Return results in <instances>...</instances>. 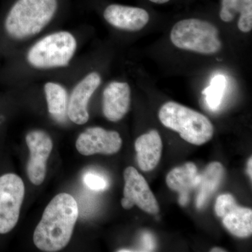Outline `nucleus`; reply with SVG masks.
Returning a JSON list of instances; mask_svg holds the SVG:
<instances>
[{"mask_svg":"<svg viewBox=\"0 0 252 252\" xmlns=\"http://www.w3.org/2000/svg\"><path fill=\"white\" fill-rule=\"evenodd\" d=\"M78 216L79 208L72 195L66 193L56 195L34 230L33 241L36 248L46 252L65 248L72 238Z\"/></svg>","mask_w":252,"mask_h":252,"instance_id":"obj_1","label":"nucleus"},{"mask_svg":"<svg viewBox=\"0 0 252 252\" xmlns=\"http://www.w3.org/2000/svg\"><path fill=\"white\" fill-rule=\"evenodd\" d=\"M63 0H14L4 20L6 34L26 40L39 34L59 14Z\"/></svg>","mask_w":252,"mask_h":252,"instance_id":"obj_2","label":"nucleus"},{"mask_svg":"<svg viewBox=\"0 0 252 252\" xmlns=\"http://www.w3.org/2000/svg\"><path fill=\"white\" fill-rule=\"evenodd\" d=\"M77 49L75 36L67 31H59L43 36L31 46L26 54L32 67L49 70L67 67Z\"/></svg>","mask_w":252,"mask_h":252,"instance_id":"obj_3","label":"nucleus"},{"mask_svg":"<svg viewBox=\"0 0 252 252\" xmlns=\"http://www.w3.org/2000/svg\"><path fill=\"white\" fill-rule=\"evenodd\" d=\"M158 117L162 125L178 132L189 143L202 145L213 136V125L208 118L177 102L164 104L159 110Z\"/></svg>","mask_w":252,"mask_h":252,"instance_id":"obj_4","label":"nucleus"},{"mask_svg":"<svg viewBox=\"0 0 252 252\" xmlns=\"http://www.w3.org/2000/svg\"><path fill=\"white\" fill-rule=\"evenodd\" d=\"M170 40L178 49L203 55L217 54L222 47L218 28L212 23L197 18L176 23L170 32Z\"/></svg>","mask_w":252,"mask_h":252,"instance_id":"obj_5","label":"nucleus"},{"mask_svg":"<svg viewBox=\"0 0 252 252\" xmlns=\"http://www.w3.org/2000/svg\"><path fill=\"white\" fill-rule=\"evenodd\" d=\"M24 196L21 177L12 173L0 177V234L9 233L17 224Z\"/></svg>","mask_w":252,"mask_h":252,"instance_id":"obj_6","label":"nucleus"},{"mask_svg":"<svg viewBox=\"0 0 252 252\" xmlns=\"http://www.w3.org/2000/svg\"><path fill=\"white\" fill-rule=\"evenodd\" d=\"M124 198L122 205L126 210H130L137 205L141 210L156 215L159 212L158 203L148 183L143 176L133 167H127L124 171Z\"/></svg>","mask_w":252,"mask_h":252,"instance_id":"obj_7","label":"nucleus"},{"mask_svg":"<svg viewBox=\"0 0 252 252\" xmlns=\"http://www.w3.org/2000/svg\"><path fill=\"white\" fill-rule=\"evenodd\" d=\"M215 212L222 218L225 228L238 238H248L252 234L251 209L238 206L230 194H223L217 199Z\"/></svg>","mask_w":252,"mask_h":252,"instance_id":"obj_8","label":"nucleus"},{"mask_svg":"<svg viewBox=\"0 0 252 252\" xmlns=\"http://www.w3.org/2000/svg\"><path fill=\"white\" fill-rule=\"evenodd\" d=\"M26 143L30 151L27 165L28 178L33 185H41L45 180L46 162L52 152L53 141L44 131H31L26 135Z\"/></svg>","mask_w":252,"mask_h":252,"instance_id":"obj_9","label":"nucleus"},{"mask_svg":"<svg viewBox=\"0 0 252 252\" xmlns=\"http://www.w3.org/2000/svg\"><path fill=\"white\" fill-rule=\"evenodd\" d=\"M98 72H92L84 76L72 89L68 99L67 114L71 122L84 125L89 119V100L101 84Z\"/></svg>","mask_w":252,"mask_h":252,"instance_id":"obj_10","label":"nucleus"},{"mask_svg":"<svg viewBox=\"0 0 252 252\" xmlns=\"http://www.w3.org/2000/svg\"><path fill=\"white\" fill-rule=\"evenodd\" d=\"M122 146V137L117 131L107 130L100 127H89L76 142V148L84 156L112 155L117 153Z\"/></svg>","mask_w":252,"mask_h":252,"instance_id":"obj_11","label":"nucleus"},{"mask_svg":"<svg viewBox=\"0 0 252 252\" xmlns=\"http://www.w3.org/2000/svg\"><path fill=\"white\" fill-rule=\"evenodd\" d=\"M103 17L113 27L128 32L140 31L149 21V14L145 9L118 4L107 5Z\"/></svg>","mask_w":252,"mask_h":252,"instance_id":"obj_12","label":"nucleus"},{"mask_svg":"<svg viewBox=\"0 0 252 252\" xmlns=\"http://www.w3.org/2000/svg\"><path fill=\"white\" fill-rule=\"evenodd\" d=\"M130 102L131 90L127 83H109L102 94V112L104 117L112 122L122 120L130 109Z\"/></svg>","mask_w":252,"mask_h":252,"instance_id":"obj_13","label":"nucleus"},{"mask_svg":"<svg viewBox=\"0 0 252 252\" xmlns=\"http://www.w3.org/2000/svg\"><path fill=\"white\" fill-rule=\"evenodd\" d=\"M200 182V174L193 162H187L182 166L175 167L166 177L167 187L180 193L179 203L182 206H186L189 203V193L198 188Z\"/></svg>","mask_w":252,"mask_h":252,"instance_id":"obj_14","label":"nucleus"},{"mask_svg":"<svg viewBox=\"0 0 252 252\" xmlns=\"http://www.w3.org/2000/svg\"><path fill=\"white\" fill-rule=\"evenodd\" d=\"M135 150L139 167L144 172L151 171L157 166L161 157V138L157 130L141 135L136 140Z\"/></svg>","mask_w":252,"mask_h":252,"instance_id":"obj_15","label":"nucleus"},{"mask_svg":"<svg viewBox=\"0 0 252 252\" xmlns=\"http://www.w3.org/2000/svg\"><path fill=\"white\" fill-rule=\"evenodd\" d=\"M224 170L219 162H211L200 175V182L196 199L198 209L203 208L212 194L216 191L223 178Z\"/></svg>","mask_w":252,"mask_h":252,"instance_id":"obj_16","label":"nucleus"},{"mask_svg":"<svg viewBox=\"0 0 252 252\" xmlns=\"http://www.w3.org/2000/svg\"><path fill=\"white\" fill-rule=\"evenodd\" d=\"M48 111L57 122H63L67 112L68 97L65 88L55 81H48L44 86Z\"/></svg>","mask_w":252,"mask_h":252,"instance_id":"obj_17","label":"nucleus"},{"mask_svg":"<svg viewBox=\"0 0 252 252\" xmlns=\"http://www.w3.org/2000/svg\"><path fill=\"white\" fill-rule=\"evenodd\" d=\"M226 84L224 76L218 74L212 79L210 86L203 91L207 105L212 110H216L221 103Z\"/></svg>","mask_w":252,"mask_h":252,"instance_id":"obj_18","label":"nucleus"},{"mask_svg":"<svg viewBox=\"0 0 252 252\" xmlns=\"http://www.w3.org/2000/svg\"><path fill=\"white\" fill-rule=\"evenodd\" d=\"M238 27L243 32H250L252 29V0H242Z\"/></svg>","mask_w":252,"mask_h":252,"instance_id":"obj_19","label":"nucleus"},{"mask_svg":"<svg viewBox=\"0 0 252 252\" xmlns=\"http://www.w3.org/2000/svg\"><path fill=\"white\" fill-rule=\"evenodd\" d=\"M242 0H222L220 18L223 22H231L239 12Z\"/></svg>","mask_w":252,"mask_h":252,"instance_id":"obj_20","label":"nucleus"},{"mask_svg":"<svg viewBox=\"0 0 252 252\" xmlns=\"http://www.w3.org/2000/svg\"><path fill=\"white\" fill-rule=\"evenodd\" d=\"M84 183L89 189L94 190H102L108 187L109 184L102 176L94 173H88L84 176Z\"/></svg>","mask_w":252,"mask_h":252,"instance_id":"obj_21","label":"nucleus"},{"mask_svg":"<svg viewBox=\"0 0 252 252\" xmlns=\"http://www.w3.org/2000/svg\"><path fill=\"white\" fill-rule=\"evenodd\" d=\"M142 240H144L143 245L147 250L146 251H152V250L154 248L153 239H152V236L149 234L145 235Z\"/></svg>","mask_w":252,"mask_h":252,"instance_id":"obj_22","label":"nucleus"},{"mask_svg":"<svg viewBox=\"0 0 252 252\" xmlns=\"http://www.w3.org/2000/svg\"><path fill=\"white\" fill-rule=\"evenodd\" d=\"M252 157L249 159L248 165V172L249 175L250 176V178L252 177Z\"/></svg>","mask_w":252,"mask_h":252,"instance_id":"obj_23","label":"nucleus"},{"mask_svg":"<svg viewBox=\"0 0 252 252\" xmlns=\"http://www.w3.org/2000/svg\"><path fill=\"white\" fill-rule=\"evenodd\" d=\"M152 2L156 3V4H162L168 2L170 0H149Z\"/></svg>","mask_w":252,"mask_h":252,"instance_id":"obj_24","label":"nucleus"},{"mask_svg":"<svg viewBox=\"0 0 252 252\" xmlns=\"http://www.w3.org/2000/svg\"><path fill=\"white\" fill-rule=\"evenodd\" d=\"M212 252H225V250H223V249L220 248H213L211 250Z\"/></svg>","mask_w":252,"mask_h":252,"instance_id":"obj_25","label":"nucleus"}]
</instances>
